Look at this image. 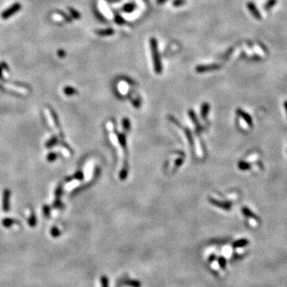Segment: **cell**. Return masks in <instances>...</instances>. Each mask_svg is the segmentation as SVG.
Wrapping results in <instances>:
<instances>
[{
	"instance_id": "5bb4252c",
	"label": "cell",
	"mask_w": 287,
	"mask_h": 287,
	"mask_svg": "<svg viewBox=\"0 0 287 287\" xmlns=\"http://www.w3.org/2000/svg\"><path fill=\"white\" fill-rule=\"evenodd\" d=\"M276 3L277 0H268V2H266V3L265 4V6H264V9L266 10V11H268V10L272 8Z\"/></svg>"
},
{
	"instance_id": "4316f807",
	"label": "cell",
	"mask_w": 287,
	"mask_h": 287,
	"mask_svg": "<svg viewBox=\"0 0 287 287\" xmlns=\"http://www.w3.org/2000/svg\"><path fill=\"white\" fill-rule=\"evenodd\" d=\"M166 1H167V0H157V2L158 4H163Z\"/></svg>"
},
{
	"instance_id": "cb8c5ba5",
	"label": "cell",
	"mask_w": 287,
	"mask_h": 287,
	"mask_svg": "<svg viewBox=\"0 0 287 287\" xmlns=\"http://www.w3.org/2000/svg\"><path fill=\"white\" fill-rule=\"evenodd\" d=\"M184 3V0H175L173 2V5L175 7H180Z\"/></svg>"
},
{
	"instance_id": "ac0fdd59",
	"label": "cell",
	"mask_w": 287,
	"mask_h": 287,
	"mask_svg": "<svg viewBox=\"0 0 287 287\" xmlns=\"http://www.w3.org/2000/svg\"><path fill=\"white\" fill-rule=\"evenodd\" d=\"M114 20H115V22H116V23L119 24V25H121V24H123L124 22V19H123V18L119 15H116V16H115V19Z\"/></svg>"
},
{
	"instance_id": "4fadbf2b",
	"label": "cell",
	"mask_w": 287,
	"mask_h": 287,
	"mask_svg": "<svg viewBox=\"0 0 287 287\" xmlns=\"http://www.w3.org/2000/svg\"><path fill=\"white\" fill-rule=\"evenodd\" d=\"M134 9H135V5L130 2V3H127L123 7V11L124 12H126V13H131V12H133L134 11Z\"/></svg>"
},
{
	"instance_id": "83f0119b",
	"label": "cell",
	"mask_w": 287,
	"mask_h": 287,
	"mask_svg": "<svg viewBox=\"0 0 287 287\" xmlns=\"http://www.w3.org/2000/svg\"><path fill=\"white\" fill-rule=\"evenodd\" d=\"M214 258H215V256H214V255H211L210 256V258H209V261L213 262V261H214Z\"/></svg>"
},
{
	"instance_id": "8fae6325",
	"label": "cell",
	"mask_w": 287,
	"mask_h": 287,
	"mask_svg": "<svg viewBox=\"0 0 287 287\" xmlns=\"http://www.w3.org/2000/svg\"><path fill=\"white\" fill-rule=\"evenodd\" d=\"M69 12V15H71V17L73 18V19H79L80 18H81V14L75 10L73 7H68Z\"/></svg>"
},
{
	"instance_id": "8992f818",
	"label": "cell",
	"mask_w": 287,
	"mask_h": 287,
	"mask_svg": "<svg viewBox=\"0 0 287 287\" xmlns=\"http://www.w3.org/2000/svg\"><path fill=\"white\" fill-rule=\"evenodd\" d=\"M210 202H211L214 205L219 207V208H222V209H225V210H230L231 208V203H224V202H220L217 199H210Z\"/></svg>"
},
{
	"instance_id": "7a4b0ae2",
	"label": "cell",
	"mask_w": 287,
	"mask_h": 287,
	"mask_svg": "<svg viewBox=\"0 0 287 287\" xmlns=\"http://www.w3.org/2000/svg\"><path fill=\"white\" fill-rule=\"evenodd\" d=\"M22 8V5L19 2H15L13 5H11L9 8L6 9L5 11H2V13L1 14V17L2 19H7L8 18L15 15L16 12L20 11Z\"/></svg>"
},
{
	"instance_id": "ffe728a7",
	"label": "cell",
	"mask_w": 287,
	"mask_h": 287,
	"mask_svg": "<svg viewBox=\"0 0 287 287\" xmlns=\"http://www.w3.org/2000/svg\"><path fill=\"white\" fill-rule=\"evenodd\" d=\"M219 264L222 269H225L226 267V260L224 258H219Z\"/></svg>"
},
{
	"instance_id": "484cf974",
	"label": "cell",
	"mask_w": 287,
	"mask_h": 287,
	"mask_svg": "<svg viewBox=\"0 0 287 287\" xmlns=\"http://www.w3.org/2000/svg\"><path fill=\"white\" fill-rule=\"evenodd\" d=\"M113 122H112V121H109V122L107 123L108 130L112 131L113 130Z\"/></svg>"
},
{
	"instance_id": "d4e9b609",
	"label": "cell",
	"mask_w": 287,
	"mask_h": 287,
	"mask_svg": "<svg viewBox=\"0 0 287 287\" xmlns=\"http://www.w3.org/2000/svg\"><path fill=\"white\" fill-rule=\"evenodd\" d=\"M58 55L60 57V58H64L65 56H66V52L63 49H59L58 50Z\"/></svg>"
},
{
	"instance_id": "603a6c76",
	"label": "cell",
	"mask_w": 287,
	"mask_h": 287,
	"mask_svg": "<svg viewBox=\"0 0 287 287\" xmlns=\"http://www.w3.org/2000/svg\"><path fill=\"white\" fill-rule=\"evenodd\" d=\"M118 140H119V142L121 144V145L123 146V148H125V138H124V136H123V135L119 136V138H118Z\"/></svg>"
},
{
	"instance_id": "9a60e30c",
	"label": "cell",
	"mask_w": 287,
	"mask_h": 287,
	"mask_svg": "<svg viewBox=\"0 0 287 287\" xmlns=\"http://www.w3.org/2000/svg\"><path fill=\"white\" fill-rule=\"evenodd\" d=\"M208 111H209V105H208V104H204V105H203V107H202V110H201L202 117L206 118Z\"/></svg>"
},
{
	"instance_id": "2e32d148",
	"label": "cell",
	"mask_w": 287,
	"mask_h": 287,
	"mask_svg": "<svg viewBox=\"0 0 287 287\" xmlns=\"http://www.w3.org/2000/svg\"><path fill=\"white\" fill-rule=\"evenodd\" d=\"M57 13H58V15H60L62 18H64V19L66 20L67 22H72V18H71L69 15L65 14L62 11H57Z\"/></svg>"
},
{
	"instance_id": "52a82bcc",
	"label": "cell",
	"mask_w": 287,
	"mask_h": 287,
	"mask_svg": "<svg viewBox=\"0 0 287 287\" xmlns=\"http://www.w3.org/2000/svg\"><path fill=\"white\" fill-rule=\"evenodd\" d=\"M96 33L100 36H111V35H113L115 34V30L113 28H107V29L96 30Z\"/></svg>"
},
{
	"instance_id": "30bf717a",
	"label": "cell",
	"mask_w": 287,
	"mask_h": 287,
	"mask_svg": "<svg viewBox=\"0 0 287 287\" xmlns=\"http://www.w3.org/2000/svg\"><path fill=\"white\" fill-rule=\"evenodd\" d=\"M123 283H124V285H129V286L131 287H140V285H141L140 282H138V281L130 280V279H129V280H124V282H123Z\"/></svg>"
},
{
	"instance_id": "7c38bea8",
	"label": "cell",
	"mask_w": 287,
	"mask_h": 287,
	"mask_svg": "<svg viewBox=\"0 0 287 287\" xmlns=\"http://www.w3.org/2000/svg\"><path fill=\"white\" fill-rule=\"evenodd\" d=\"M238 168L240 170H242V171H246V170H248L251 168V164L247 163L246 161H240L239 163L238 164Z\"/></svg>"
},
{
	"instance_id": "6da1fadb",
	"label": "cell",
	"mask_w": 287,
	"mask_h": 287,
	"mask_svg": "<svg viewBox=\"0 0 287 287\" xmlns=\"http://www.w3.org/2000/svg\"><path fill=\"white\" fill-rule=\"evenodd\" d=\"M150 48L151 52H152L153 66H154V70L156 73L160 74L162 72V64H161L160 55L158 50V43H157V39L155 38H151Z\"/></svg>"
},
{
	"instance_id": "9c48e42d",
	"label": "cell",
	"mask_w": 287,
	"mask_h": 287,
	"mask_svg": "<svg viewBox=\"0 0 287 287\" xmlns=\"http://www.w3.org/2000/svg\"><path fill=\"white\" fill-rule=\"evenodd\" d=\"M248 240L246 239V238H242V239H239L234 242L233 246L236 247V248H240V247H244L246 245H248Z\"/></svg>"
},
{
	"instance_id": "ba28073f",
	"label": "cell",
	"mask_w": 287,
	"mask_h": 287,
	"mask_svg": "<svg viewBox=\"0 0 287 287\" xmlns=\"http://www.w3.org/2000/svg\"><path fill=\"white\" fill-rule=\"evenodd\" d=\"M242 214H244L246 217H247V218H251V219H258L257 215L254 214L253 212L251 211V209H249V208H246V207H244V208H242Z\"/></svg>"
},
{
	"instance_id": "3957f363",
	"label": "cell",
	"mask_w": 287,
	"mask_h": 287,
	"mask_svg": "<svg viewBox=\"0 0 287 287\" xmlns=\"http://www.w3.org/2000/svg\"><path fill=\"white\" fill-rule=\"evenodd\" d=\"M219 65L218 64H211V65H200L195 68V71L199 73L210 72V71L216 70L219 68Z\"/></svg>"
},
{
	"instance_id": "44dd1931",
	"label": "cell",
	"mask_w": 287,
	"mask_h": 287,
	"mask_svg": "<svg viewBox=\"0 0 287 287\" xmlns=\"http://www.w3.org/2000/svg\"><path fill=\"white\" fill-rule=\"evenodd\" d=\"M101 284H102V287H109L108 279L105 276L101 277Z\"/></svg>"
},
{
	"instance_id": "e0dca14e",
	"label": "cell",
	"mask_w": 287,
	"mask_h": 287,
	"mask_svg": "<svg viewBox=\"0 0 287 287\" xmlns=\"http://www.w3.org/2000/svg\"><path fill=\"white\" fill-rule=\"evenodd\" d=\"M110 140H111L112 143L114 145H116V146L117 145L118 142H119V140L116 138V137L115 136V134H113V133H111V134H110Z\"/></svg>"
},
{
	"instance_id": "d6986e66",
	"label": "cell",
	"mask_w": 287,
	"mask_h": 287,
	"mask_svg": "<svg viewBox=\"0 0 287 287\" xmlns=\"http://www.w3.org/2000/svg\"><path fill=\"white\" fill-rule=\"evenodd\" d=\"M65 92L67 94H73V93H76L77 91H76L74 89L71 88V87H66V88L65 89Z\"/></svg>"
},
{
	"instance_id": "5b68a950",
	"label": "cell",
	"mask_w": 287,
	"mask_h": 287,
	"mask_svg": "<svg viewBox=\"0 0 287 287\" xmlns=\"http://www.w3.org/2000/svg\"><path fill=\"white\" fill-rule=\"evenodd\" d=\"M247 8H248L249 11H251V13L252 14V15H253L254 17L256 18L257 19H262L261 14L259 13V11H258V10L257 7H256V6L254 4L253 2H248V3H247Z\"/></svg>"
},
{
	"instance_id": "277c9868",
	"label": "cell",
	"mask_w": 287,
	"mask_h": 287,
	"mask_svg": "<svg viewBox=\"0 0 287 287\" xmlns=\"http://www.w3.org/2000/svg\"><path fill=\"white\" fill-rule=\"evenodd\" d=\"M237 113H238V115L240 117L242 118V120H244L245 122L248 124L249 126H252V125H253L252 118H251V116H250L247 113H246V112L243 111V110H241V109H238V110H237Z\"/></svg>"
},
{
	"instance_id": "f1b7e54d",
	"label": "cell",
	"mask_w": 287,
	"mask_h": 287,
	"mask_svg": "<svg viewBox=\"0 0 287 287\" xmlns=\"http://www.w3.org/2000/svg\"><path fill=\"white\" fill-rule=\"evenodd\" d=\"M284 107H285V112H286L287 113V101H285V102H284Z\"/></svg>"
},
{
	"instance_id": "7402d4cb",
	"label": "cell",
	"mask_w": 287,
	"mask_h": 287,
	"mask_svg": "<svg viewBox=\"0 0 287 287\" xmlns=\"http://www.w3.org/2000/svg\"><path fill=\"white\" fill-rule=\"evenodd\" d=\"M129 120L128 119H124V121H123V127H124V129H125L126 131L129 130Z\"/></svg>"
}]
</instances>
